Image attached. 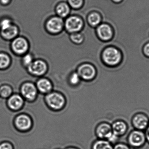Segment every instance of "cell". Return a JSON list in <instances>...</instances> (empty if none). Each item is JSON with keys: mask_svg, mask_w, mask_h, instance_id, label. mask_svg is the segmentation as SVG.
<instances>
[{"mask_svg": "<svg viewBox=\"0 0 149 149\" xmlns=\"http://www.w3.org/2000/svg\"><path fill=\"white\" fill-rule=\"evenodd\" d=\"M11 47L15 53L18 55H22L27 52L29 50V43L24 38H16L13 40Z\"/></svg>", "mask_w": 149, "mask_h": 149, "instance_id": "9c48e42d", "label": "cell"}, {"mask_svg": "<svg viewBox=\"0 0 149 149\" xmlns=\"http://www.w3.org/2000/svg\"><path fill=\"white\" fill-rule=\"evenodd\" d=\"M119 138H120V137L119 136H117V135L112 133L107 138V141L109 142L112 144H115L118 143Z\"/></svg>", "mask_w": 149, "mask_h": 149, "instance_id": "4316f807", "label": "cell"}, {"mask_svg": "<svg viewBox=\"0 0 149 149\" xmlns=\"http://www.w3.org/2000/svg\"><path fill=\"white\" fill-rule=\"evenodd\" d=\"M34 61L33 57L31 54H27L24 56L22 58V63L24 65L28 66Z\"/></svg>", "mask_w": 149, "mask_h": 149, "instance_id": "d4e9b609", "label": "cell"}, {"mask_svg": "<svg viewBox=\"0 0 149 149\" xmlns=\"http://www.w3.org/2000/svg\"><path fill=\"white\" fill-rule=\"evenodd\" d=\"M144 133H145V136H146L147 143H148L149 144V124L148 127L144 131Z\"/></svg>", "mask_w": 149, "mask_h": 149, "instance_id": "1f68e13d", "label": "cell"}, {"mask_svg": "<svg viewBox=\"0 0 149 149\" xmlns=\"http://www.w3.org/2000/svg\"><path fill=\"white\" fill-rule=\"evenodd\" d=\"M70 7L74 9H79L82 6L83 0H68Z\"/></svg>", "mask_w": 149, "mask_h": 149, "instance_id": "cb8c5ba5", "label": "cell"}, {"mask_svg": "<svg viewBox=\"0 0 149 149\" xmlns=\"http://www.w3.org/2000/svg\"><path fill=\"white\" fill-rule=\"evenodd\" d=\"M29 72L36 76H42L47 71V64L42 59L34 60L28 66Z\"/></svg>", "mask_w": 149, "mask_h": 149, "instance_id": "ba28073f", "label": "cell"}, {"mask_svg": "<svg viewBox=\"0 0 149 149\" xmlns=\"http://www.w3.org/2000/svg\"><path fill=\"white\" fill-rule=\"evenodd\" d=\"M88 23L92 26H96L100 24L102 18L100 15L97 12H93L88 15L87 17Z\"/></svg>", "mask_w": 149, "mask_h": 149, "instance_id": "d6986e66", "label": "cell"}, {"mask_svg": "<svg viewBox=\"0 0 149 149\" xmlns=\"http://www.w3.org/2000/svg\"><path fill=\"white\" fill-rule=\"evenodd\" d=\"M11 21L10 19H4L0 23V28L1 29L7 28L8 26H10V24H12Z\"/></svg>", "mask_w": 149, "mask_h": 149, "instance_id": "f1b7e54d", "label": "cell"}, {"mask_svg": "<svg viewBox=\"0 0 149 149\" xmlns=\"http://www.w3.org/2000/svg\"><path fill=\"white\" fill-rule=\"evenodd\" d=\"M96 32L99 38L102 41H108L113 37V29L111 26L107 24H99L96 29Z\"/></svg>", "mask_w": 149, "mask_h": 149, "instance_id": "8fae6325", "label": "cell"}, {"mask_svg": "<svg viewBox=\"0 0 149 149\" xmlns=\"http://www.w3.org/2000/svg\"><path fill=\"white\" fill-rule=\"evenodd\" d=\"M18 33V28L13 24L7 28L1 29V34L2 36L8 40L15 38L17 36Z\"/></svg>", "mask_w": 149, "mask_h": 149, "instance_id": "5bb4252c", "label": "cell"}, {"mask_svg": "<svg viewBox=\"0 0 149 149\" xmlns=\"http://www.w3.org/2000/svg\"><path fill=\"white\" fill-rule=\"evenodd\" d=\"M131 124L134 129L144 131L149 124L148 115L143 112H137L132 116Z\"/></svg>", "mask_w": 149, "mask_h": 149, "instance_id": "3957f363", "label": "cell"}, {"mask_svg": "<svg viewBox=\"0 0 149 149\" xmlns=\"http://www.w3.org/2000/svg\"><path fill=\"white\" fill-rule=\"evenodd\" d=\"M46 103L50 108L59 110L64 106L65 99L60 94L56 92L50 93L45 98Z\"/></svg>", "mask_w": 149, "mask_h": 149, "instance_id": "5b68a950", "label": "cell"}, {"mask_svg": "<svg viewBox=\"0 0 149 149\" xmlns=\"http://www.w3.org/2000/svg\"><path fill=\"white\" fill-rule=\"evenodd\" d=\"M56 12L58 16L61 18L67 17L70 12V7L65 2L59 3L56 7Z\"/></svg>", "mask_w": 149, "mask_h": 149, "instance_id": "e0dca14e", "label": "cell"}, {"mask_svg": "<svg viewBox=\"0 0 149 149\" xmlns=\"http://www.w3.org/2000/svg\"><path fill=\"white\" fill-rule=\"evenodd\" d=\"M0 149H13V147L10 143H4L0 144Z\"/></svg>", "mask_w": 149, "mask_h": 149, "instance_id": "f546056e", "label": "cell"}, {"mask_svg": "<svg viewBox=\"0 0 149 149\" xmlns=\"http://www.w3.org/2000/svg\"><path fill=\"white\" fill-rule=\"evenodd\" d=\"M10 0H0L1 3L3 4H7L8 3Z\"/></svg>", "mask_w": 149, "mask_h": 149, "instance_id": "d6a6232c", "label": "cell"}, {"mask_svg": "<svg viewBox=\"0 0 149 149\" xmlns=\"http://www.w3.org/2000/svg\"><path fill=\"white\" fill-rule=\"evenodd\" d=\"M17 127L22 130H26L29 129L31 127V119L26 115H18L15 121Z\"/></svg>", "mask_w": 149, "mask_h": 149, "instance_id": "4fadbf2b", "label": "cell"}, {"mask_svg": "<svg viewBox=\"0 0 149 149\" xmlns=\"http://www.w3.org/2000/svg\"><path fill=\"white\" fill-rule=\"evenodd\" d=\"M80 77L77 72H73L70 77V83L72 85H76L79 82Z\"/></svg>", "mask_w": 149, "mask_h": 149, "instance_id": "484cf974", "label": "cell"}, {"mask_svg": "<svg viewBox=\"0 0 149 149\" xmlns=\"http://www.w3.org/2000/svg\"><path fill=\"white\" fill-rule=\"evenodd\" d=\"M113 144L107 140H100L95 143L93 149H113Z\"/></svg>", "mask_w": 149, "mask_h": 149, "instance_id": "ffe728a7", "label": "cell"}, {"mask_svg": "<svg viewBox=\"0 0 149 149\" xmlns=\"http://www.w3.org/2000/svg\"><path fill=\"white\" fill-rule=\"evenodd\" d=\"M21 91L23 97L29 101L35 99L37 95V88L31 83H26L23 84L21 87Z\"/></svg>", "mask_w": 149, "mask_h": 149, "instance_id": "30bf717a", "label": "cell"}, {"mask_svg": "<svg viewBox=\"0 0 149 149\" xmlns=\"http://www.w3.org/2000/svg\"><path fill=\"white\" fill-rule=\"evenodd\" d=\"M22 97L18 94H14L10 97L8 100L9 107L13 110H18L22 108L23 105Z\"/></svg>", "mask_w": 149, "mask_h": 149, "instance_id": "2e32d148", "label": "cell"}, {"mask_svg": "<svg viewBox=\"0 0 149 149\" xmlns=\"http://www.w3.org/2000/svg\"><path fill=\"white\" fill-rule=\"evenodd\" d=\"M113 133L119 136H123L127 133L129 129L128 123L123 120H119L116 121L112 124Z\"/></svg>", "mask_w": 149, "mask_h": 149, "instance_id": "7c38bea8", "label": "cell"}, {"mask_svg": "<svg viewBox=\"0 0 149 149\" xmlns=\"http://www.w3.org/2000/svg\"><path fill=\"white\" fill-rule=\"evenodd\" d=\"M112 133V127L108 123H102L98 127L96 130L98 136L100 138L106 140Z\"/></svg>", "mask_w": 149, "mask_h": 149, "instance_id": "9a60e30c", "label": "cell"}, {"mask_svg": "<svg viewBox=\"0 0 149 149\" xmlns=\"http://www.w3.org/2000/svg\"><path fill=\"white\" fill-rule=\"evenodd\" d=\"M77 73L81 78L84 80H90L95 77L96 70L93 66L86 63L79 67Z\"/></svg>", "mask_w": 149, "mask_h": 149, "instance_id": "52a82bcc", "label": "cell"}, {"mask_svg": "<svg viewBox=\"0 0 149 149\" xmlns=\"http://www.w3.org/2000/svg\"><path fill=\"white\" fill-rule=\"evenodd\" d=\"M114 2L118 3L120 2L122 0H112Z\"/></svg>", "mask_w": 149, "mask_h": 149, "instance_id": "836d02e7", "label": "cell"}, {"mask_svg": "<svg viewBox=\"0 0 149 149\" xmlns=\"http://www.w3.org/2000/svg\"><path fill=\"white\" fill-rule=\"evenodd\" d=\"M9 57L5 53H0V68H6L10 64Z\"/></svg>", "mask_w": 149, "mask_h": 149, "instance_id": "44dd1931", "label": "cell"}, {"mask_svg": "<svg viewBox=\"0 0 149 149\" xmlns=\"http://www.w3.org/2000/svg\"><path fill=\"white\" fill-rule=\"evenodd\" d=\"M113 149H131L127 143H117L115 144Z\"/></svg>", "mask_w": 149, "mask_h": 149, "instance_id": "83f0119b", "label": "cell"}, {"mask_svg": "<svg viewBox=\"0 0 149 149\" xmlns=\"http://www.w3.org/2000/svg\"><path fill=\"white\" fill-rule=\"evenodd\" d=\"M64 27V22L63 18L59 17L53 16L49 18L46 23L47 30L52 34L60 33Z\"/></svg>", "mask_w": 149, "mask_h": 149, "instance_id": "8992f818", "label": "cell"}, {"mask_svg": "<svg viewBox=\"0 0 149 149\" xmlns=\"http://www.w3.org/2000/svg\"><path fill=\"white\" fill-rule=\"evenodd\" d=\"M102 57L106 64L112 67L118 66L122 61L121 53L114 47H109L105 49L102 52Z\"/></svg>", "mask_w": 149, "mask_h": 149, "instance_id": "6da1fadb", "label": "cell"}, {"mask_svg": "<svg viewBox=\"0 0 149 149\" xmlns=\"http://www.w3.org/2000/svg\"><path fill=\"white\" fill-rule=\"evenodd\" d=\"M37 90L42 93H48L51 91L52 88V84L49 80L42 78L37 82Z\"/></svg>", "mask_w": 149, "mask_h": 149, "instance_id": "ac0fdd59", "label": "cell"}, {"mask_svg": "<svg viewBox=\"0 0 149 149\" xmlns=\"http://www.w3.org/2000/svg\"><path fill=\"white\" fill-rule=\"evenodd\" d=\"M127 140L129 146L134 149L141 148L147 143L144 131L134 129L129 133Z\"/></svg>", "mask_w": 149, "mask_h": 149, "instance_id": "7a4b0ae2", "label": "cell"}, {"mask_svg": "<svg viewBox=\"0 0 149 149\" xmlns=\"http://www.w3.org/2000/svg\"><path fill=\"white\" fill-rule=\"evenodd\" d=\"M71 40L76 44H80L83 42L84 40V36L79 32L72 33L70 36Z\"/></svg>", "mask_w": 149, "mask_h": 149, "instance_id": "7402d4cb", "label": "cell"}, {"mask_svg": "<svg viewBox=\"0 0 149 149\" xmlns=\"http://www.w3.org/2000/svg\"><path fill=\"white\" fill-rule=\"evenodd\" d=\"M143 51L144 55L149 58V42L144 45Z\"/></svg>", "mask_w": 149, "mask_h": 149, "instance_id": "4dcf8cb0", "label": "cell"}, {"mask_svg": "<svg viewBox=\"0 0 149 149\" xmlns=\"http://www.w3.org/2000/svg\"><path fill=\"white\" fill-rule=\"evenodd\" d=\"M12 92V89L8 86L3 85L0 87V95L2 98H7L9 97Z\"/></svg>", "mask_w": 149, "mask_h": 149, "instance_id": "603a6c76", "label": "cell"}, {"mask_svg": "<svg viewBox=\"0 0 149 149\" xmlns=\"http://www.w3.org/2000/svg\"><path fill=\"white\" fill-rule=\"evenodd\" d=\"M83 22L80 17L71 16L64 22V27L68 32L74 33L79 32L83 28Z\"/></svg>", "mask_w": 149, "mask_h": 149, "instance_id": "277c9868", "label": "cell"}, {"mask_svg": "<svg viewBox=\"0 0 149 149\" xmlns=\"http://www.w3.org/2000/svg\"><path fill=\"white\" fill-rule=\"evenodd\" d=\"M66 149H77L75 148H66Z\"/></svg>", "mask_w": 149, "mask_h": 149, "instance_id": "e575fe53", "label": "cell"}]
</instances>
